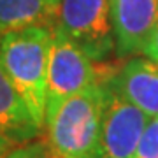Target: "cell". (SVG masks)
<instances>
[{
    "mask_svg": "<svg viewBox=\"0 0 158 158\" xmlns=\"http://www.w3.org/2000/svg\"><path fill=\"white\" fill-rule=\"evenodd\" d=\"M53 28L55 27L35 25L0 37V65L40 130L44 128Z\"/></svg>",
    "mask_w": 158,
    "mask_h": 158,
    "instance_id": "obj_1",
    "label": "cell"
},
{
    "mask_svg": "<svg viewBox=\"0 0 158 158\" xmlns=\"http://www.w3.org/2000/svg\"><path fill=\"white\" fill-rule=\"evenodd\" d=\"M104 111V85L86 86L70 97L46 125L53 158H95Z\"/></svg>",
    "mask_w": 158,
    "mask_h": 158,
    "instance_id": "obj_2",
    "label": "cell"
},
{
    "mask_svg": "<svg viewBox=\"0 0 158 158\" xmlns=\"http://www.w3.org/2000/svg\"><path fill=\"white\" fill-rule=\"evenodd\" d=\"M98 81L93 60L79 49L67 35L53 28V40L46 83V114L44 127L55 118L58 109L86 86Z\"/></svg>",
    "mask_w": 158,
    "mask_h": 158,
    "instance_id": "obj_3",
    "label": "cell"
},
{
    "mask_svg": "<svg viewBox=\"0 0 158 158\" xmlns=\"http://www.w3.org/2000/svg\"><path fill=\"white\" fill-rule=\"evenodd\" d=\"M55 28L67 35L93 62H102L114 49L109 0H60Z\"/></svg>",
    "mask_w": 158,
    "mask_h": 158,
    "instance_id": "obj_4",
    "label": "cell"
},
{
    "mask_svg": "<svg viewBox=\"0 0 158 158\" xmlns=\"http://www.w3.org/2000/svg\"><path fill=\"white\" fill-rule=\"evenodd\" d=\"M102 85L104 111L95 158H132L149 118L114 88L111 76Z\"/></svg>",
    "mask_w": 158,
    "mask_h": 158,
    "instance_id": "obj_5",
    "label": "cell"
},
{
    "mask_svg": "<svg viewBox=\"0 0 158 158\" xmlns=\"http://www.w3.org/2000/svg\"><path fill=\"white\" fill-rule=\"evenodd\" d=\"M118 56L142 53L158 27V0H109Z\"/></svg>",
    "mask_w": 158,
    "mask_h": 158,
    "instance_id": "obj_6",
    "label": "cell"
},
{
    "mask_svg": "<svg viewBox=\"0 0 158 158\" xmlns=\"http://www.w3.org/2000/svg\"><path fill=\"white\" fill-rule=\"evenodd\" d=\"M114 88L148 118L158 116V62L132 58L118 74L111 76Z\"/></svg>",
    "mask_w": 158,
    "mask_h": 158,
    "instance_id": "obj_7",
    "label": "cell"
},
{
    "mask_svg": "<svg viewBox=\"0 0 158 158\" xmlns=\"http://www.w3.org/2000/svg\"><path fill=\"white\" fill-rule=\"evenodd\" d=\"M40 128L34 123L28 109L9 83L0 65V135H4L12 146L34 141Z\"/></svg>",
    "mask_w": 158,
    "mask_h": 158,
    "instance_id": "obj_8",
    "label": "cell"
},
{
    "mask_svg": "<svg viewBox=\"0 0 158 158\" xmlns=\"http://www.w3.org/2000/svg\"><path fill=\"white\" fill-rule=\"evenodd\" d=\"M56 9L49 0H0V34L35 25L55 27Z\"/></svg>",
    "mask_w": 158,
    "mask_h": 158,
    "instance_id": "obj_9",
    "label": "cell"
},
{
    "mask_svg": "<svg viewBox=\"0 0 158 158\" xmlns=\"http://www.w3.org/2000/svg\"><path fill=\"white\" fill-rule=\"evenodd\" d=\"M132 158H158V116L149 118Z\"/></svg>",
    "mask_w": 158,
    "mask_h": 158,
    "instance_id": "obj_10",
    "label": "cell"
},
{
    "mask_svg": "<svg viewBox=\"0 0 158 158\" xmlns=\"http://www.w3.org/2000/svg\"><path fill=\"white\" fill-rule=\"evenodd\" d=\"M6 158H53V155L46 141H28L11 149Z\"/></svg>",
    "mask_w": 158,
    "mask_h": 158,
    "instance_id": "obj_11",
    "label": "cell"
},
{
    "mask_svg": "<svg viewBox=\"0 0 158 158\" xmlns=\"http://www.w3.org/2000/svg\"><path fill=\"white\" fill-rule=\"evenodd\" d=\"M142 53L146 55V58H149L153 62H158V27H156V30L153 32V35L149 37L148 44L144 46Z\"/></svg>",
    "mask_w": 158,
    "mask_h": 158,
    "instance_id": "obj_12",
    "label": "cell"
},
{
    "mask_svg": "<svg viewBox=\"0 0 158 158\" xmlns=\"http://www.w3.org/2000/svg\"><path fill=\"white\" fill-rule=\"evenodd\" d=\"M11 146H12V144L7 141L6 137L0 135V158H6L7 155H9V151H11L9 148H11Z\"/></svg>",
    "mask_w": 158,
    "mask_h": 158,
    "instance_id": "obj_13",
    "label": "cell"
},
{
    "mask_svg": "<svg viewBox=\"0 0 158 158\" xmlns=\"http://www.w3.org/2000/svg\"><path fill=\"white\" fill-rule=\"evenodd\" d=\"M58 2H60V0H49V4H51L53 7H55V9L58 7Z\"/></svg>",
    "mask_w": 158,
    "mask_h": 158,
    "instance_id": "obj_14",
    "label": "cell"
}]
</instances>
